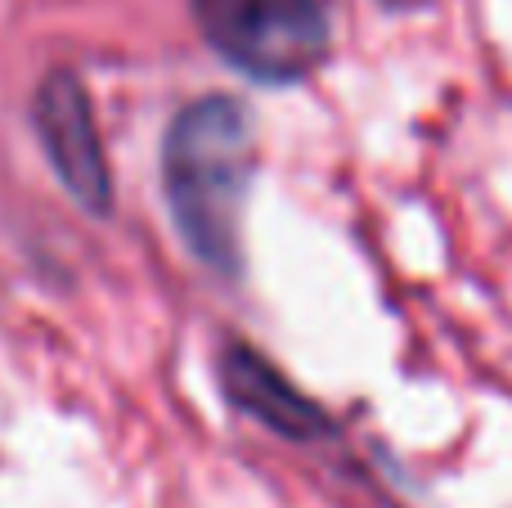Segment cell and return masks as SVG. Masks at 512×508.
<instances>
[{"instance_id": "obj_1", "label": "cell", "mask_w": 512, "mask_h": 508, "mask_svg": "<svg viewBox=\"0 0 512 508\" xmlns=\"http://www.w3.org/2000/svg\"><path fill=\"white\" fill-rule=\"evenodd\" d=\"M256 176V122L234 95L180 108L162 140V189L185 248L212 275L243 270V207Z\"/></svg>"}, {"instance_id": "obj_2", "label": "cell", "mask_w": 512, "mask_h": 508, "mask_svg": "<svg viewBox=\"0 0 512 508\" xmlns=\"http://www.w3.org/2000/svg\"><path fill=\"white\" fill-rule=\"evenodd\" d=\"M189 14L230 68L265 86L306 81L333 50L319 0H189Z\"/></svg>"}, {"instance_id": "obj_3", "label": "cell", "mask_w": 512, "mask_h": 508, "mask_svg": "<svg viewBox=\"0 0 512 508\" xmlns=\"http://www.w3.org/2000/svg\"><path fill=\"white\" fill-rule=\"evenodd\" d=\"M32 126L41 135V149L50 158L54 176L63 180V189L90 216L113 212V176H108V158L104 144H99L95 108H90V95L77 72H45L32 99Z\"/></svg>"}, {"instance_id": "obj_4", "label": "cell", "mask_w": 512, "mask_h": 508, "mask_svg": "<svg viewBox=\"0 0 512 508\" xmlns=\"http://www.w3.org/2000/svg\"><path fill=\"white\" fill-rule=\"evenodd\" d=\"M221 387L234 410H243L248 419L261 423V428H270L274 437L319 441L333 432L328 414L319 410L306 392H297L248 342H230V347L221 351Z\"/></svg>"}, {"instance_id": "obj_5", "label": "cell", "mask_w": 512, "mask_h": 508, "mask_svg": "<svg viewBox=\"0 0 512 508\" xmlns=\"http://www.w3.org/2000/svg\"><path fill=\"white\" fill-rule=\"evenodd\" d=\"M382 5H391V9H418V5H432V0H382Z\"/></svg>"}]
</instances>
